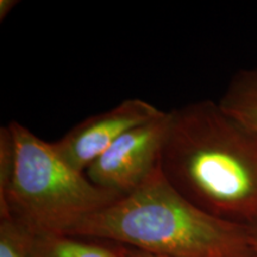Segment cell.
<instances>
[{
    "instance_id": "cell-3",
    "label": "cell",
    "mask_w": 257,
    "mask_h": 257,
    "mask_svg": "<svg viewBox=\"0 0 257 257\" xmlns=\"http://www.w3.org/2000/svg\"><path fill=\"white\" fill-rule=\"evenodd\" d=\"M118 198L70 167L53 143L23 124L12 120L0 128V218L31 236L67 234Z\"/></svg>"
},
{
    "instance_id": "cell-9",
    "label": "cell",
    "mask_w": 257,
    "mask_h": 257,
    "mask_svg": "<svg viewBox=\"0 0 257 257\" xmlns=\"http://www.w3.org/2000/svg\"><path fill=\"white\" fill-rule=\"evenodd\" d=\"M18 4V2L16 0H2L0 2V19L4 21L10 12L15 9V6Z\"/></svg>"
},
{
    "instance_id": "cell-5",
    "label": "cell",
    "mask_w": 257,
    "mask_h": 257,
    "mask_svg": "<svg viewBox=\"0 0 257 257\" xmlns=\"http://www.w3.org/2000/svg\"><path fill=\"white\" fill-rule=\"evenodd\" d=\"M163 113L165 111L143 99H125L111 110L80 121L53 146L70 167L86 173L127 131Z\"/></svg>"
},
{
    "instance_id": "cell-8",
    "label": "cell",
    "mask_w": 257,
    "mask_h": 257,
    "mask_svg": "<svg viewBox=\"0 0 257 257\" xmlns=\"http://www.w3.org/2000/svg\"><path fill=\"white\" fill-rule=\"evenodd\" d=\"M0 257H31L28 232L9 218H0Z\"/></svg>"
},
{
    "instance_id": "cell-10",
    "label": "cell",
    "mask_w": 257,
    "mask_h": 257,
    "mask_svg": "<svg viewBox=\"0 0 257 257\" xmlns=\"http://www.w3.org/2000/svg\"><path fill=\"white\" fill-rule=\"evenodd\" d=\"M125 257H168V256L156 255V253L142 251V250H137V249H134V248H128V246H127L126 255H125Z\"/></svg>"
},
{
    "instance_id": "cell-7",
    "label": "cell",
    "mask_w": 257,
    "mask_h": 257,
    "mask_svg": "<svg viewBox=\"0 0 257 257\" xmlns=\"http://www.w3.org/2000/svg\"><path fill=\"white\" fill-rule=\"evenodd\" d=\"M218 102L225 112L257 131V63L234 74Z\"/></svg>"
},
{
    "instance_id": "cell-2",
    "label": "cell",
    "mask_w": 257,
    "mask_h": 257,
    "mask_svg": "<svg viewBox=\"0 0 257 257\" xmlns=\"http://www.w3.org/2000/svg\"><path fill=\"white\" fill-rule=\"evenodd\" d=\"M67 234L168 257H256L248 226L195 206L160 167L136 191L83 218Z\"/></svg>"
},
{
    "instance_id": "cell-1",
    "label": "cell",
    "mask_w": 257,
    "mask_h": 257,
    "mask_svg": "<svg viewBox=\"0 0 257 257\" xmlns=\"http://www.w3.org/2000/svg\"><path fill=\"white\" fill-rule=\"evenodd\" d=\"M160 168L180 194L212 216L248 227L257 221V131L219 102L169 111Z\"/></svg>"
},
{
    "instance_id": "cell-4",
    "label": "cell",
    "mask_w": 257,
    "mask_h": 257,
    "mask_svg": "<svg viewBox=\"0 0 257 257\" xmlns=\"http://www.w3.org/2000/svg\"><path fill=\"white\" fill-rule=\"evenodd\" d=\"M169 112L127 131L86 170L93 184L123 197L141 187L160 167Z\"/></svg>"
},
{
    "instance_id": "cell-11",
    "label": "cell",
    "mask_w": 257,
    "mask_h": 257,
    "mask_svg": "<svg viewBox=\"0 0 257 257\" xmlns=\"http://www.w3.org/2000/svg\"><path fill=\"white\" fill-rule=\"evenodd\" d=\"M250 233H251V242H252V248L255 251V255L257 257V221L251 226L249 227Z\"/></svg>"
},
{
    "instance_id": "cell-6",
    "label": "cell",
    "mask_w": 257,
    "mask_h": 257,
    "mask_svg": "<svg viewBox=\"0 0 257 257\" xmlns=\"http://www.w3.org/2000/svg\"><path fill=\"white\" fill-rule=\"evenodd\" d=\"M29 238L31 257H125L127 250L121 244L69 234H29Z\"/></svg>"
}]
</instances>
